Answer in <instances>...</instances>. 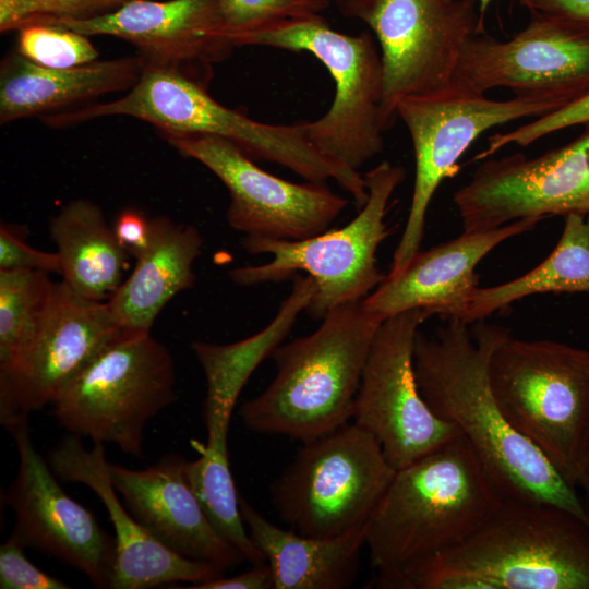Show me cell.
I'll return each mask as SVG.
<instances>
[{
    "label": "cell",
    "instance_id": "9",
    "mask_svg": "<svg viewBox=\"0 0 589 589\" xmlns=\"http://www.w3.org/2000/svg\"><path fill=\"white\" fill-rule=\"evenodd\" d=\"M175 362L151 333L124 330L51 404L57 422L81 438L142 457L147 423L177 399Z\"/></svg>",
    "mask_w": 589,
    "mask_h": 589
},
{
    "label": "cell",
    "instance_id": "6",
    "mask_svg": "<svg viewBox=\"0 0 589 589\" xmlns=\"http://www.w3.org/2000/svg\"><path fill=\"white\" fill-rule=\"evenodd\" d=\"M489 376L510 425L577 486L589 468V350L510 335Z\"/></svg>",
    "mask_w": 589,
    "mask_h": 589
},
{
    "label": "cell",
    "instance_id": "11",
    "mask_svg": "<svg viewBox=\"0 0 589 589\" xmlns=\"http://www.w3.org/2000/svg\"><path fill=\"white\" fill-rule=\"evenodd\" d=\"M557 109L555 104L537 98L491 99L485 93L456 82L436 92L401 99L396 115L412 142L414 182L405 229L386 277L398 276L420 250L435 192L456 173L459 158L480 135L494 127L534 119Z\"/></svg>",
    "mask_w": 589,
    "mask_h": 589
},
{
    "label": "cell",
    "instance_id": "27",
    "mask_svg": "<svg viewBox=\"0 0 589 589\" xmlns=\"http://www.w3.org/2000/svg\"><path fill=\"white\" fill-rule=\"evenodd\" d=\"M62 280L76 293L108 301L122 284L131 257L118 243L101 208L86 199L69 202L50 218Z\"/></svg>",
    "mask_w": 589,
    "mask_h": 589
},
{
    "label": "cell",
    "instance_id": "35",
    "mask_svg": "<svg viewBox=\"0 0 589 589\" xmlns=\"http://www.w3.org/2000/svg\"><path fill=\"white\" fill-rule=\"evenodd\" d=\"M25 546L13 536L0 546L1 589H67L64 581L36 565L25 555Z\"/></svg>",
    "mask_w": 589,
    "mask_h": 589
},
{
    "label": "cell",
    "instance_id": "16",
    "mask_svg": "<svg viewBox=\"0 0 589 589\" xmlns=\"http://www.w3.org/2000/svg\"><path fill=\"white\" fill-rule=\"evenodd\" d=\"M574 141L540 156L484 159L453 194L462 231L570 214L589 217V124Z\"/></svg>",
    "mask_w": 589,
    "mask_h": 589
},
{
    "label": "cell",
    "instance_id": "25",
    "mask_svg": "<svg viewBox=\"0 0 589 589\" xmlns=\"http://www.w3.org/2000/svg\"><path fill=\"white\" fill-rule=\"evenodd\" d=\"M203 237L192 225L166 216L152 219L148 248L107 301L116 322L124 329L151 333L164 306L195 281L193 264L202 253Z\"/></svg>",
    "mask_w": 589,
    "mask_h": 589
},
{
    "label": "cell",
    "instance_id": "21",
    "mask_svg": "<svg viewBox=\"0 0 589 589\" xmlns=\"http://www.w3.org/2000/svg\"><path fill=\"white\" fill-rule=\"evenodd\" d=\"M540 221L525 218L491 230L462 231L426 251L419 250L398 276H385L363 303L384 318L419 309L430 317L462 321L479 287L477 265L494 248L534 229Z\"/></svg>",
    "mask_w": 589,
    "mask_h": 589
},
{
    "label": "cell",
    "instance_id": "15",
    "mask_svg": "<svg viewBox=\"0 0 589 589\" xmlns=\"http://www.w3.org/2000/svg\"><path fill=\"white\" fill-rule=\"evenodd\" d=\"M430 318L409 310L383 321L372 342L356 396L352 419L371 433L395 469L460 435L423 399L414 376L413 348Z\"/></svg>",
    "mask_w": 589,
    "mask_h": 589
},
{
    "label": "cell",
    "instance_id": "2",
    "mask_svg": "<svg viewBox=\"0 0 589 589\" xmlns=\"http://www.w3.org/2000/svg\"><path fill=\"white\" fill-rule=\"evenodd\" d=\"M504 497L460 434L397 469L365 526L378 588H393L408 565L473 534Z\"/></svg>",
    "mask_w": 589,
    "mask_h": 589
},
{
    "label": "cell",
    "instance_id": "44",
    "mask_svg": "<svg viewBox=\"0 0 589 589\" xmlns=\"http://www.w3.org/2000/svg\"><path fill=\"white\" fill-rule=\"evenodd\" d=\"M589 218V217H588Z\"/></svg>",
    "mask_w": 589,
    "mask_h": 589
},
{
    "label": "cell",
    "instance_id": "33",
    "mask_svg": "<svg viewBox=\"0 0 589 589\" xmlns=\"http://www.w3.org/2000/svg\"><path fill=\"white\" fill-rule=\"evenodd\" d=\"M578 124H589V94L516 129L491 135L486 148L474 160L486 159L508 145L528 146L546 135Z\"/></svg>",
    "mask_w": 589,
    "mask_h": 589
},
{
    "label": "cell",
    "instance_id": "39",
    "mask_svg": "<svg viewBox=\"0 0 589 589\" xmlns=\"http://www.w3.org/2000/svg\"><path fill=\"white\" fill-rule=\"evenodd\" d=\"M531 13L569 19L589 25V0H522Z\"/></svg>",
    "mask_w": 589,
    "mask_h": 589
},
{
    "label": "cell",
    "instance_id": "31",
    "mask_svg": "<svg viewBox=\"0 0 589 589\" xmlns=\"http://www.w3.org/2000/svg\"><path fill=\"white\" fill-rule=\"evenodd\" d=\"M20 56L46 68L67 69L98 60L89 36L52 22H35L17 31Z\"/></svg>",
    "mask_w": 589,
    "mask_h": 589
},
{
    "label": "cell",
    "instance_id": "12",
    "mask_svg": "<svg viewBox=\"0 0 589 589\" xmlns=\"http://www.w3.org/2000/svg\"><path fill=\"white\" fill-rule=\"evenodd\" d=\"M339 7L374 34L389 127L401 99L447 87L466 43L486 32L476 0H345Z\"/></svg>",
    "mask_w": 589,
    "mask_h": 589
},
{
    "label": "cell",
    "instance_id": "40",
    "mask_svg": "<svg viewBox=\"0 0 589 589\" xmlns=\"http://www.w3.org/2000/svg\"><path fill=\"white\" fill-rule=\"evenodd\" d=\"M479 7L480 14L484 17L486 10L489 9L493 0H476ZM522 3V0H518Z\"/></svg>",
    "mask_w": 589,
    "mask_h": 589
},
{
    "label": "cell",
    "instance_id": "17",
    "mask_svg": "<svg viewBox=\"0 0 589 589\" xmlns=\"http://www.w3.org/2000/svg\"><path fill=\"white\" fill-rule=\"evenodd\" d=\"M182 156L212 171L227 188L228 225L244 237L301 240L324 232L348 200L324 183H294L259 167L233 143L213 135L159 132Z\"/></svg>",
    "mask_w": 589,
    "mask_h": 589
},
{
    "label": "cell",
    "instance_id": "8",
    "mask_svg": "<svg viewBox=\"0 0 589 589\" xmlns=\"http://www.w3.org/2000/svg\"><path fill=\"white\" fill-rule=\"evenodd\" d=\"M241 46L306 51L327 69L335 84L333 104L321 118L303 122L309 142L321 154L359 171L382 153L390 127L383 110L381 53L371 33H340L320 14L271 24Z\"/></svg>",
    "mask_w": 589,
    "mask_h": 589
},
{
    "label": "cell",
    "instance_id": "36",
    "mask_svg": "<svg viewBox=\"0 0 589 589\" xmlns=\"http://www.w3.org/2000/svg\"><path fill=\"white\" fill-rule=\"evenodd\" d=\"M132 0H29L37 21L87 20L111 13Z\"/></svg>",
    "mask_w": 589,
    "mask_h": 589
},
{
    "label": "cell",
    "instance_id": "23",
    "mask_svg": "<svg viewBox=\"0 0 589 589\" xmlns=\"http://www.w3.org/2000/svg\"><path fill=\"white\" fill-rule=\"evenodd\" d=\"M144 70L135 56L46 68L12 52L0 67V123L64 111L100 96L128 92Z\"/></svg>",
    "mask_w": 589,
    "mask_h": 589
},
{
    "label": "cell",
    "instance_id": "3",
    "mask_svg": "<svg viewBox=\"0 0 589 589\" xmlns=\"http://www.w3.org/2000/svg\"><path fill=\"white\" fill-rule=\"evenodd\" d=\"M113 116L131 117L159 132L206 134L225 139L253 159L286 167L310 182L333 179L362 206L364 176L321 154L308 140L303 122L256 121L215 100L206 87L172 71L144 68L136 84L118 99L87 104L41 117L61 129Z\"/></svg>",
    "mask_w": 589,
    "mask_h": 589
},
{
    "label": "cell",
    "instance_id": "22",
    "mask_svg": "<svg viewBox=\"0 0 589 589\" xmlns=\"http://www.w3.org/2000/svg\"><path fill=\"white\" fill-rule=\"evenodd\" d=\"M187 460L168 454L144 469L108 464L115 490L134 518L171 551L225 572L244 561L214 529L187 478Z\"/></svg>",
    "mask_w": 589,
    "mask_h": 589
},
{
    "label": "cell",
    "instance_id": "20",
    "mask_svg": "<svg viewBox=\"0 0 589 589\" xmlns=\"http://www.w3.org/2000/svg\"><path fill=\"white\" fill-rule=\"evenodd\" d=\"M47 461L58 478L86 485L103 502L115 529L111 589L197 585L224 575L225 570L217 565L171 551L134 518L111 482L103 443H94L88 449L81 437L68 433L51 448Z\"/></svg>",
    "mask_w": 589,
    "mask_h": 589
},
{
    "label": "cell",
    "instance_id": "18",
    "mask_svg": "<svg viewBox=\"0 0 589 589\" xmlns=\"http://www.w3.org/2000/svg\"><path fill=\"white\" fill-rule=\"evenodd\" d=\"M28 414H16L2 426L19 456L15 479L3 500L15 516L11 533L25 548L46 553L83 573L99 588H110L116 541L93 513L61 488L47 460L33 443Z\"/></svg>",
    "mask_w": 589,
    "mask_h": 589
},
{
    "label": "cell",
    "instance_id": "29",
    "mask_svg": "<svg viewBox=\"0 0 589 589\" xmlns=\"http://www.w3.org/2000/svg\"><path fill=\"white\" fill-rule=\"evenodd\" d=\"M194 447L200 457L187 460V478L209 522L244 561L252 565L265 563L240 512L227 441H207L206 444L196 443Z\"/></svg>",
    "mask_w": 589,
    "mask_h": 589
},
{
    "label": "cell",
    "instance_id": "41",
    "mask_svg": "<svg viewBox=\"0 0 589 589\" xmlns=\"http://www.w3.org/2000/svg\"><path fill=\"white\" fill-rule=\"evenodd\" d=\"M578 485L581 486L586 491V493H587V495L589 497V476L588 474H585L581 478Z\"/></svg>",
    "mask_w": 589,
    "mask_h": 589
},
{
    "label": "cell",
    "instance_id": "13",
    "mask_svg": "<svg viewBox=\"0 0 589 589\" xmlns=\"http://www.w3.org/2000/svg\"><path fill=\"white\" fill-rule=\"evenodd\" d=\"M453 82L481 93L504 87L562 108L589 94V25L532 12L509 39L477 34L462 48Z\"/></svg>",
    "mask_w": 589,
    "mask_h": 589
},
{
    "label": "cell",
    "instance_id": "1",
    "mask_svg": "<svg viewBox=\"0 0 589 589\" xmlns=\"http://www.w3.org/2000/svg\"><path fill=\"white\" fill-rule=\"evenodd\" d=\"M445 322L431 336L419 330L414 341V376L430 409L458 429L504 498L551 504L589 525L576 486L510 425L493 394L490 360L509 330Z\"/></svg>",
    "mask_w": 589,
    "mask_h": 589
},
{
    "label": "cell",
    "instance_id": "38",
    "mask_svg": "<svg viewBox=\"0 0 589 589\" xmlns=\"http://www.w3.org/2000/svg\"><path fill=\"white\" fill-rule=\"evenodd\" d=\"M273 575L268 564H254L247 572L231 577H217L206 582L187 586L189 589H271Z\"/></svg>",
    "mask_w": 589,
    "mask_h": 589
},
{
    "label": "cell",
    "instance_id": "28",
    "mask_svg": "<svg viewBox=\"0 0 589 589\" xmlns=\"http://www.w3.org/2000/svg\"><path fill=\"white\" fill-rule=\"evenodd\" d=\"M564 218L561 238L550 255L519 277L495 286L478 287L461 322L484 321L529 296L589 293V218L576 214Z\"/></svg>",
    "mask_w": 589,
    "mask_h": 589
},
{
    "label": "cell",
    "instance_id": "14",
    "mask_svg": "<svg viewBox=\"0 0 589 589\" xmlns=\"http://www.w3.org/2000/svg\"><path fill=\"white\" fill-rule=\"evenodd\" d=\"M123 332L107 301L84 298L63 280L52 283L15 357L0 369V421L51 405Z\"/></svg>",
    "mask_w": 589,
    "mask_h": 589
},
{
    "label": "cell",
    "instance_id": "42",
    "mask_svg": "<svg viewBox=\"0 0 589 589\" xmlns=\"http://www.w3.org/2000/svg\"><path fill=\"white\" fill-rule=\"evenodd\" d=\"M328 1H329V2H330V1H334V2H337L338 4H340V3H341L342 1H345V0H328Z\"/></svg>",
    "mask_w": 589,
    "mask_h": 589
},
{
    "label": "cell",
    "instance_id": "24",
    "mask_svg": "<svg viewBox=\"0 0 589 589\" xmlns=\"http://www.w3.org/2000/svg\"><path fill=\"white\" fill-rule=\"evenodd\" d=\"M247 529L263 553L274 589H345L357 579L365 546V525L344 533L314 538L283 529L239 496Z\"/></svg>",
    "mask_w": 589,
    "mask_h": 589
},
{
    "label": "cell",
    "instance_id": "37",
    "mask_svg": "<svg viewBox=\"0 0 589 589\" xmlns=\"http://www.w3.org/2000/svg\"><path fill=\"white\" fill-rule=\"evenodd\" d=\"M113 233L120 247L132 257L140 256L149 245L152 219L136 208H125L116 217Z\"/></svg>",
    "mask_w": 589,
    "mask_h": 589
},
{
    "label": "cell",
    "instance_id": "26",
    "mask_svg": "<svg viewBox=\"0 0 589 589\" xmlns=\"http://www.w3.org/2000/svg\"><path fill=\"white\" fill-rule=\"evenodd\" d=\"M315 285L309 275L292 278L290 293L280 303L275 317L259 333L232 342L194 341L192 350L206 380L204 422L207 441L227 440L232 411L240 392L260 363L290 333L299 314L305 311Z\"/></svg>",
    "mask_w": 589,
    "mask_h": 589
},
{
    "label": "cell",
    "instance_id": "30",
    "mask_svg": "<svg viewBox=\"0 0 589 589\" xmlns=\"http://www.w3.org/2000/svg\"><path fill=\"white\" fill-rule=\"evenodd\" d=\"M52 283L45 272L0 269V369L15 357Z\"/></svg>",
    "mask_w": 589,
    "mask_h": 589
},
{
    "label": "cell",
    "instance_id": "19",
    "mask_svg": "<svg viewBox=\"0 0 589 589\" xmlns=\"http://www.w3.org/2000/svg\"><path fill=\"white\" fill-rule=\"evenodd\" d=\"M86 36L132 44L144 68L179 73L207 88L214 65L236 48L214 0H132L93 19H46ZM40 21V22H43Z\"/></svg>",
    "mask_w": 589,
    "mask_h": 589
},
{
    "label": "cell",
    "instance_id": "5",
    "mask_svg": "<svg viewBox=\"0 0 589 589\" xmlns=\"http://www.w3.org/2000/svg\"><path fill=\"white\" fill-rule=\"evenodd\" d=\"M408 566L432 589H589V525L551 504L504 498L462 543Z\"/></svg>",
    "mask_w": 589,
    "mask_h": 589
},
{
    "label": "cell",
    "instance_id": "4",
    "mask_svg": "<svg viewBox=\"0 0 589 589\" xmlns=\"http://www.w3.org/2000/svg\"><path fill=\"white\" fill-rule=\"evenodd\" d=\"M384 320L356 301L329 311L312 334L277 346L274 378L240 407L244 425L303 442L348 423Z\"/></svg>",
    "mask_w": 589,
    "mask_h": 589
},
{
    "label": "cell",
    "instance_id": "43",
    "mask_svg": "<svg viewBox=\"0 0 589 589\" xmlns=\"http://www.w3.org/2000/svg\"><path fill=\"white\" fill-rule=\"evenodd\" d=\"M586 474H588V476H589V468H588V471H587V473H586Z\"/></svg>",
    "mask_w": 589,
    "mask_h": 589
},
{
    "label": "cell",
    "instance_id": "34",
    "mask_svg": "<svg viewBox=\"0 0 589 589\" xmlns=\"http://www.w3.org/2000/svg\"><path fill=\"white\" fill-rule=\"evenodd\" d=\"M26 237L25 226L1 223L0 269L60 274L61 263L58 253L33 248L26 242Z\"/></svg>",
    "mask_w": 589,
    "mask_h": 589
},
{
    "label": "cell",
    "instance_id": "32",
    "mask_svg": "<svg viewBox=\"0 0 589 589\" xmlns=\"http://www.w3.org/2000/svg\"><path fill=\"white\" fill-rule=\"evenodd\" d=\"M235 47L249 35L284 20L320 15L328 0H214Z\"/></svg>",
    "mask_w": 589,
    "mask_h": 589
},
{
    "label": "cell",
    "instance_id": "7",
    "mask_svg": "<svg viewBox=\"0 0 589 589\" xmlns=\"http://www.w3.org/2000/svg\"><path fill=\"white\" fill-rule=\"evenodd\" d=\"M363 176L368 200L350 223L301 240L244 237L242 247L248 253L272 257L261 265L236 267L229 278L238 286L250 287L305 272L315 285L305 309L314 320L366 298L386 276L376 264V252L389 235L385 221L388 204L406 175L401 166L384 160Z\"/></svg>",
    "mask_w": 589,
    "mask_h": 589
},
{
    "label": "cell",
    "instance_id": "10",
    "mask_svg": "<svg viewBox=\"0 0 589 589\" xmlns=\"http://www.w3.org/2000/svg\"><path fill=\"white\" fill-rule=\"evenodd\" d=\"M302 444L269 486L279 518L314 538L365 525L397 470L378 441L348 422Z\"/></svg>",
    "mask_w": 589,
    "mask_h": 589
}]
</instances>
